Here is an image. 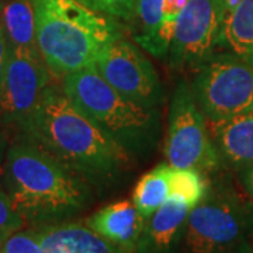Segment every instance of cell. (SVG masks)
I'll use <instances>...</instances> for the list:
<instances>
[{"mask_svg":"<svg viewBox=\"0 0 253 253\" xmlns=\"http://www.w3.org/2000/svg\"><path fill=\"white\" fill-rule=\"evenodd\" d=\"M17 128L87 184H110L132 159L65 94L62 86L48 84Z\"/></svg>","mask_w":253,"mask_h":253,"instance_id":"cell-1","label":"cell"},{"mask_svg":"<svg viewBox=\"0 0 253 253\" xmlns=\"http://www.w3.org/2000/svg\"><path fill=\"white\" fill-rule=\"evenodd\" d=\"M1 186L28 224L68 221L89 204V184L45 149L20 135L9 145Z\"/></svg>","mask_w":253,"mask_h":253,"instance_id":"cell-2","label":"cell"},{"mask_svg":"<svg viewBox=\"0 0 253 253\" xmlns=\"http://www.w3.org/2000/svg\"><path fill=\"white\" fill-rule=\"evenodd\" d=\"M38 51L51 75L65 78L89 68L104 46L123 38L117 18L78 0H33Z\"/></svg>","mask_w":253,"mask_h":253,"instance_id":"cell-3","label":"cell"},{"mask_svg":"<svg viewBox=\"0 0 253 253\" xmlns=\"http://www.w3.org/2000/svg\"><path fill=\"white\" fill-rule=\"evenodd\" d=\"M65 94L131 158L144 156L159 141L161 111L128 100L89 66L62 78Z\"/></svg>","mask_w":253,"mask_h":253,"instance_id":"cell-4","label":"cell"},{"mask_svg":"<svg viewBox=\"0 0 253 253\" xmlns=\"http://www.w3.org/2000/svg\"><path fill=\"white\" fill-rule=\"evenodd\" d=\"M253 241V203L224 183L190 210L180 253H241Z\"/></svg>","mask_w":253,"mask_h":253,"instance_id":"cell-5","label":"cell"},{"mask_svg":"<svg viewBox=\"0 0 253 253\" xmlns=\"http://www.w3.org/2000/svg\"><path fill=\"white\" fill-rule=\"evenodd\" d=\"M190 86L207 121L253 113V68L228 51L208 56Z\"/></svg>","mask_w":253,"mask_h":253,"instance_id":"cell-6","label":"cell"},{"mask_svg":"<svg viewBox=\"0 0 253 253\" xmlns=\"http://www.w3.org/2000/svg\"><path fill=\"white\" fill-rule=\"evenodd\" d=\"M165 156L172 168L197 169L201 173H212L222 166L210 135L207 118L191 86L184 81L177 83L170 100Z\"/></svg>","mask_w":253,"mask_h":253,"instance_id":"cell-7","label":"cell"},{"mask_svg":"<svg viewBox=\"0 0 253 253\" xmlns=\"http://www.w3.org/2000/svg\"><path fill=\"white\" fill-rule=\"evenodd\" d=\"M225 0H189L177 17L169 51L176 71H197L208 56L219 51L226 16Z\"/></svg>","mask_w":253,"mask_h":253,"instance_id":"cell-8","label":"cell"},{"mask_svg":"<svg viewBox=\"0 0 253 253\" xmlns=\"http://www.w3.org/2000/svg\"><path fill=\"white\" fill-rule=\"evenodd\" d=\"M121 96L145 107L159 109L163 89L152 62L132 42L120 38L103 48L91 65Z\"/></svg>","mask_w":253,"mask_h":253,"instance_id":"cell-9","label":"cell"},{"mask_svg":"<svg viewBox=\"0 0 253 253\" xmlns=\"http://www.w3.org/2000/svg\"><path fill=\"white\" fill-rule=\"evenodd\" d=\"M51 84V72L38 49L10 48L0 94V121L18 126Z\"/></svg>","mask_w":253,"mask_h":253,"instance_id":"cell-10","label":"cell"},{"mask_svg":"<svg viewBox=\"0 0 253 253\" xmlns=\"http://www.w3.org/2000/svg\"><path fill=\"white\" fill-rule=\"evenodd\" d=\"M190 210L179 200L169 197L152 217L145 221L132 253H180Z\"/></svg>","mask_w":253,"mask_h":253,"instance_id":"cell-11","label":"cell"},{"mask_svg":"<svg viewBox=\"0 0 253 253\" xmlns=\"http://www.w3.org/2000/svg\"><path fill=\"white\" fill-rule=\"evenodd\" d=\"M42 253H126L87 224L62 221L37 226Z\"/></svg>","mask_w":253,"mask_h":253,"instance_id":"cell-12","label":"cell"},{"mask_svg":"<svg viewBox=\"0 0 253 253\" xmlns=\"http://www.w3.org/2000/svg\"><path fill=\"white\" fill-rule=\"evenodd\" d=\"M222 165L238 172L253 166V113L221 121H207Z\"/></svg>","mask_w":253,"mask_h":253,"instance_id":"cell-13","label":"cell"},{"mask_svg":"<svg viewBox=\"0 0 253 253\" xmlns=\"http://www.w3.org/2000/svg\"><path fill=\"white\" fill-rule=\"evenodd\" d=\"M86 224L126 253H132L142 234L145 219L134 203L121 200L99 210Z\"/></svg>","mask_w":253,"mask_h":253,"instance_id":"cell-14","label":"cell"},{"mask_svg":"<svg viewBox=\"0 0 253 253\" xmlns=\"http://www.w3.org/2000/svg\"><path fill=\"white\" fill-rule=\"evenodd\" d=\"M219 46L253 68V0H241L226 11Z\"/></svg>","mask_w":253,"mask_h":253,"instance_id":"cell-15","label":"cell"},{"mask_svg":"<svg viewBox=\"0 0 253 253\" xmlns=\"http://www.w3.org/2000/svg\"><path fill=\"white\" fill-rule=\"evenodd\" d=\"M0 21L10 48L38 49L33 0H3Z\"/></svg>","mask_w":253,"mask_h":253,"instance_id":"cell-16","label":"cell"},{"mask_svg":"<svg viewBox=\"0 0 253 253\" xmlns=\"http://www.w3.org/2000/svg\"><path fill=\"white\" fill-rule=\"evenodd\" d=\"M169 165L162 163L141 177L134 190V204L145 221L169 199Z\"/></svg>","mask_w":253,"mask_h":253,"instance_id":"cell-17","label":"cell"},{"mask_svg":"<svg viewBox=\"0 0 253 253\" xmlns=\"http://www.w3.org/2000/svg\"><path fill=\"white\" fill-rule=\"evenodd\" d=\"M170 166V165H169ZM169 197L176 199L193 208L206 197L208 190L207 181L203 173L197 169L187 168H169Z\"/></svg>","mask_w":253,"mask_h":253,"instance_id":"cell-18","label":"cell"},{"mask_svg":"<svg viewBox=\"0 0 253 253\" xmlns=\"http://www.w3.org/2000/svg\"><path fill=\"white\" fill-rule=\"evenodd\" d=\"M165 0H138L134 17V40L146 52L151 51L155 36L162 24V7Z\"/></svg>","mask_w":253,"mask_h":253,"instance_id":"cell-19","label":"cell"},{"mask_svg":"<svg viewBox=\"0 0 253 253\" xmlns=\"http://www.w3.org/2000/svg\"><path fill=\"white\" fill-rule=\"evenodd\" d=\"M86 7L109 17L131 23L136 13L138 0H78Z\"/></svg>","mask_w":253,"mask_h":253,"instance_id":"cell-20","label":"cell"},{"mask_svg":"<svg viewBox=\"0 0 253 253\" xmlns=\"http://www.w3.org/2000/svg\"><path fill=\"white\" fill-rule=\"evenodd\" d=\"M0 253H42L37 229L13 232L0 242Z\"/></svg>","mask_w":253,"mask_h":253,"instance_id":"cell-21","label":"cell"},{"mask_svg":"<svg viewBox=\"0 0 253 253\" xmlns=\"http://www.w3.org/2000/svg\"><path fill=\"white\" fill-rule=\"evenodd\" d=\"M26 225L24 218L14 207L13 201L0 184V242Z\"/></svg>","mask_w":253,"mask_h":253,"instance_id":"cell-22","label":"cell"},{"mask_svg":"<svg viewBox=\"0 0 253 253\" xmlns=\"http://www.w3.org/2000/svg\"><path fill=\"white\" fill-rule=\"evenodd\" d=\"M7 61H9V44H7V38L4 34L1 21H0V94H1V89H3Z\"/></svg>","mask_w":253,"mask_h":253,"instance_id":"cell-23","label":"cell"},{"mask_svg":"<svg viewBox=\"0 0 253 253\" xmlns=\"http://www.w3.org/2000/svg\"><path fill=\"white\" fill-rule=\"evenodd\" d=\"M189 0H165L162 7V20L163 18H172L177 20L181 10L186 7Z\"/></svg>","mask_w":253,"mask_h":253,"instance_id":"cell-24","label":"cell"},{"mask_svg":"<svg viewBox=\"0 0 253 253\" xmlns=\"http://www.w3.org/2000/svg\"><path fill=\"white\" fill-rule=\"evenodd\" d=\"M239 177H241L242 187L246 191L248 197L253 203V166L249 168V169H245L242 172H239Z\"/></svg>","mask_w":253,"mask_h":253,"instance_id":"cell-25","label":"cell"},{"mask_svg":"<svg viewBox=\"0 0 253 253\" xmlns=\"http://www.w3.org/2000/svg\"><path fill=\"white\" fill-rule=\"evenodd\" d=\"M10 139L9 135L0 129V184H1V166H3V162H4V158H6V154H7V149H9Z\"/></svg>","mask_w":253,"mask_h":253,"instance_id":"cell-26","label":"cell"},{"mask_svg":"<svg viewBox=\"0 0 253 253\" xmlns=\"http://www.w3.org/2000/svg\"><path fill=\"white\" fill-rule=\"evenodd\" d=\"M241 253H253V241L251 242V244L248 245V246H246V248H245L244 251H242Z\"/></svg>","mask_w":253,"mask_h":253,"instance_id":"cell-27","label":"cell"},{"mask_svg":"<svg viewBox=\"0 0 253 253\" xmlns=\"http://www.w3.org/2000/svg\"><path fill=\"white\" fill-rule=\"evenodd\" d=\"M0 7H1V1H0Z\"/></svg>","mask_w":253,"mask_h":253,"instance_id":"cell-28","label":"cell"},{"mask_svg":"<svg viewBox=\"0 0 253 253\" xmlns=\"http://www.w3.org/2000/svg\"><path fill=\"white\" fill-rule=\"evenodd\" d=\"M0 1H3V0H0Z\"/></svg>","mask_w":253,"mask_h":253,"instance_id":"cell-29","label":"cell"}]
</instances>
